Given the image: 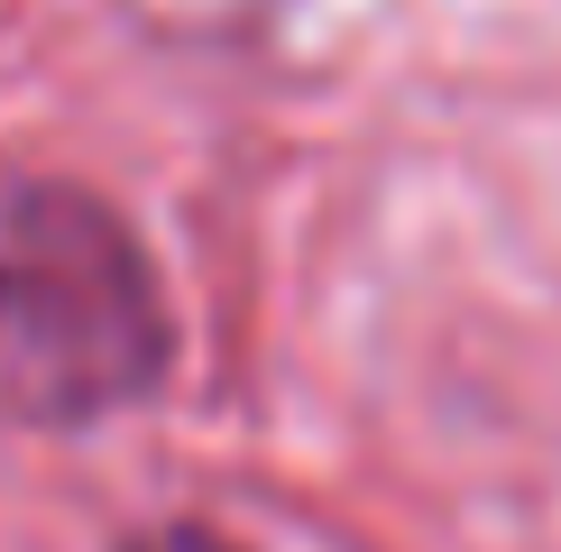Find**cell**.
Listing matches in <instances>:
<instances>
[{
    "label": "cell",
    "mask_w": 561,
    "mask_h": 552,
    "mask_svg": "<svg viewBox=\"0 0 561 552\" xmlns=\"http://www.w3.org/2000/svg\"><path fill=\"white\" fill-rule=\"evenodd\" d=\"M175 368V313L138 230L92 184H19L0 203V414L75 433L129 414Z\"/></svg>",
    "instance_id": "cell-1"
},
{
    "label": "cell",
    "mask_w": 561,
    "mask_h": 552,
    "mask_svg": "<svg viewBox=\"0 0 561 552\" xmlns=\"http://www.w3.org/2000/svg\"><path fill=\"white\" fill-rule=\"evenodd\" d=\"M121 552H249V543H230L221 525H194V516H175V525H148V534H129Z\"/></svg>",
    "instance_id": "cell-2"
}]
</instances>
